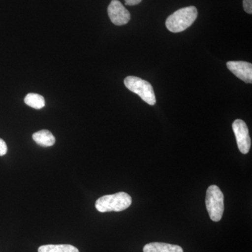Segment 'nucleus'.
<instances>
[{"label": "nucleus", "mask_w": 252, "mask_h": 252, "mask_svg": "<svg viewBox=\"0 0 252 252\" xmlns=\"http://www.w3.org/2000/svg\"><path fill=\"white\" fill-rule=\"evenodd\" d=\"M198 16V10L193 6H187L176 11L165 21L169 31L181 32L190 27Z\"/></svg>", "instance_id": "obj_1"}, {"label": "nucleus", "mask_w": 252, "mask_h": 252, "mask_svg": "<svg viewBox=\"0 0 252 252\" xmlns=\"http://www.w3.org/2000/svg\"><path fill=\"white\" fill-rule=\"evenodd\" d=\"M132 204V198L125 192L112 195H106L97 199L95 208L99 212H122L128 208Z\"/></svg>", "instance_id": "obj_2"}, {"label": "nucleus", "mask_w": 252, "mask_h": 252, "mask_svg": "<svg viewBox=\"0 0 252 252\" xmlns=\"http://www.w3.org/2000/svg\"><path fill=\"white\" fill-rule=\"evenodd\" d=\"M224 196L216 185H211L207 190L205 204L209 216L213 221H220L224 211Z\"/></svg>", "instance_id": "obj_3"}, {"label": "nucleus", "mask_w": 252, "mask_h": 252, "mask_svg": "<svg viewBox=\"0 0 252 252\" xmlns=\"http://www.w3.org/2000/svg\"><path fill=\"white\" fill-rule=\"evenodd\" d=\"M124 84L127 89L138 94L142 100L149 105H154L157 102L153 86L148 81L143 80L141 78L130 76L126 78Z\"/></svg>", "instance_id": "obj_4"}, {"label": "nucleus", "mask_w": 252, "mask_h": 252, "mask_svg": "<svg viewBox=\"0 0 252 252\" xmlns=\"http://www.w3.org/2000/svg\"><path fill=\"white\" fill-rule=\"evenodd\" d=\"M239 150L242 154H247L251 148L252 142L248 126L241 119H237L232 125Z\"/></svg>", "instance_id": "obj_5"}, {"label": "nucleus", "mask_w": 252, "mask_h": 252, "mask_svg": "<svg viewBox=\"0 0 252 252\" xmlns=\"http://www.w3.org/2000/svg\"><path fill=\"white\" fill-rule=\"evenodd\" d=\"M111 21L116 26H124L130 20V14L119 0H112L107 9Z\"/></svg>", "instance_id": "obj_6"}, {"label": "nucleus", "mask_w": 252, "mask_h": 252, "mask_svg": "<svg viewBox=\"0 0 252 252\" xmlns=\"http://www.w3.org/2000/svg\"><path fill=\"white\" fill-rule=\"evenodd\" d=\"M227 67L237 77L247 84L252 82V63L245 61H229L226 63Z\"/></svg>", "instance_id": "obj_7"}, {"label": "nucleus", "mask_w": 252, "mask_h": 252, "mask_svg": "<svg viewBox=\"0 0 252 252\" xmlns=\"http://www.w3.org/2000/svg\"><path fill=\"white\" fill-rule=\"evenodd\" d=\"M144 252H184L183 249L179 245L163 243L147 244L143 248Z\"/></svg>", "instance_id": "obj_8"}, {"label": "nucleus", "mask_w": 252, "mask_h": 252, "mask_svg": "<svg viewBox=\"0 0 252 252\" xmlns=\"http://www.w3.org/2000/svg\"><path fill=\"white\" fill-rule=\"evenodd\" d=\"M33 140L41 147H48L54 145L56 142L55 137L49 130H41L33 134Z\"/></svg>", "instance_id": "obj_9"}, {"label": "nucleus", "mask_w": 252, "mask_h": 252, "mask_svg": "<svg viewBox=\"0 0 252 252\" xmlns=\"http://www.w3.org/2000/svg\"><path fill=\"white\" fill-rule=\"evenodd\" d=\"M38 252H79V251L77 248L70 245H47L39 247Z\"/></svg>", "instance_id": "obj_10"}, {"label": "nucleus", "mask_w": 252, "mask_h": 252, "mask_svg": "<svg viewBox=\"0 0 252 252\" xmlns=\"http://www.w3.org/2000/svg\"><path fill=\"white\" fill-rule=\"evenodd\" d=\"M25 103L35 109H41L45 106V99L39 94H29L25 97Z\"/></svg>", "instance_id": "obj_11"}, {"label": "nucleus", "mask_w": 252, "mask_h": 252, "mask_svg": "<svg viewBox=\"0 0 252 252\" xmlns=\"http://www.w3.org/2000/svg\"><path fill=\"white\" fill-rule=\"evenodd\" d=\"M243 8L248 14H252V0H243Z\"/></svg>", "instance_id": "obj_12"}, {"label": "nucleus", "mask_w": 252, "mask_h": 252, "mask_svg": "<svg viewBox=\"0 0 252 252\" xmlns=\"http://www.w3.org/2000/svg\"><path fill=\"white\" fill-rule=\"evenodd\" d=\"M7 145L2 139L0 138V157H3L7 153Z\"/></svg>", "instance_id": "obj_13"}, {"label": "nucleus", "mask_w": 252, "mask_h": 252, "mask_svg": "<svg viewBox=\"0 0 252 252\" xmlns=\"http://www.w3.org/2000/svg\"><path fill=\"white\" fill-rule=\"evenodd\" d=\"M142 0H125L126 4L127 6H134L140 4Z\"/></svg>", "instance_id": "obj_14"}]
</instances>
